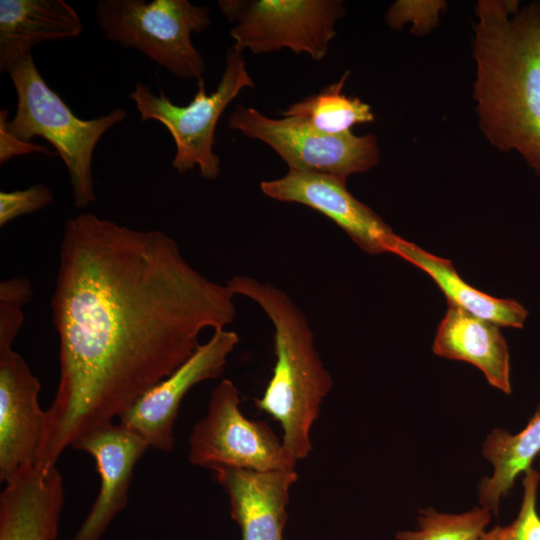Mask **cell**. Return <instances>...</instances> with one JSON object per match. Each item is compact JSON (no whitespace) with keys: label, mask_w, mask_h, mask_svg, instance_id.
Masks as SVG:
<instances>
[{"label":"cell","mask_w":540,"mask_h":540,"mask_svg":"<svg viewBox=\"0 0 540 540\" xmlns=\"http://www.w3.org/2000/svg\"><path fill=\"white\" fill-rule=\"evenodd\" d=\"M95 16L108 40L140 51L178 78L203 80L205 60L191 34L210 25L207 7L187 0H100Z\"/></svg>","instance_id":"obj_5"},{"label":"cell","mask_w":540,"mask_h":540,"mask_svg":"<svg viewBox=\"0 0 540 540\" xmlns=\"http://www.w3.org/2000/svg\"><path fill=\"white\" fill-rule=\"evenodd\" d=\"M5 72L17 94L16 113L7 123L10 134L26 142L36 136L47 140L67 168L75 206L85 208L94 203L92 161L95 147L110 128L126 118V112L116 108L93 119L79 118L48 86L32 54L14 62Z\"/></svg>","instance_id":"obj_4"},{"label":"cell","mask_w":540,"mask_h":540,"mask_svg":"<svg viewBox=\"0 0 540 540\" xmlns=\"http://www.w3.org/2000/svg\"><path fill=\"white\" fill-rule=\"evenodd\" d=\"M32 296L26 277H13L0 284V349L13 348L24 321L23 308Z\"/></svg>","instance_id":"obj_23"},{"label":"cell","mask_w":540,"mask_h":540,"mask_svg":"<svg viewBox=\"0 0 540 540\" xmlns=\"http://www.w3.org/2000/svg\"><path fill=\"white\" fill-rule=\"evenodd\" d=\"M54 200L49 187L36 184L23 190L0 192V226L3 227L19 216L34 213Z\"/></svg>","instance_id":"obj_25"},{"label":"cell","mask_w":540,"mask_h":540,"mask_svg":"<svg viewBox=\"0 0 540 540\" xmlns=\"http://www.w3.org/2000/svg\"><path fill=\"white\" fill-rule=\"evenodd\" d=\"M83 25L63 0H0V70L49 40L77 37Z\"/></svg>","instance_id":"obj_17"},{"label":"cell","mask_w":540,"mask_h":540,"mask_svg":"<svg viewBox=\"0 0 540 540\" xmlns=\"http://www.w3.org/2000/svg\"><path fill=\"white\" fill-rule=\"evenodd\" d=\"M8 111H0V163L4 164L15 156L31 153H44L51 155V151L41 145L22 141L12 136L7 129Z\"/></svg>","instance_id":"obj_26"},{"label":"cell","mask_w":540,"mask_h":540,"mask_svg":"<svg viewBox=\"0 0 540 540\" xmlns=\"http://www.w3.org/2000/svg\"><path fill=\"white\" fill-rule=\"evenodd\" d=\"M228 126L269 145L290 170L327 174L346 179L373 168L379 161L374 134L323 133L296 117L273 119L257 109L237 105Z\"/></svg>","instance_id":"obj_9"},{"label":"cell","mask_w":540,"mask_h":540,"mask_svg":"<svg viewBox=\"0 0 540 540\" xmlns=\"http://www.w3.org/2000/svg\"><path fill=\"white\" fill-rule=\"evenodd\" d=\"M188 460L213 472L295 469L297 463L266 422L245 417L239 391L229 379L214 387L205 416L194 424L188 438Z\"/></svg>","instance_id":"obj_8"},{"label":"cell","mask_w":540,"mask_h":540,"mask_svg":"<svg viewBox=\"0 0 540 540\" xmlns=\"http://www.w3.org/2000/svg\"><path fill=\"white\" fill-rule=\"evenodd\" d=\"M540 454V407L518 433L492 430L482 444V455L492 465V474L478 485L479 505L498 514L503 498L513 489L519 475L531 469Z\"/></svg>","instance_id":"obj_19"},{"label":"cell","mask_w":540,"mask_h":540,"mask_svg":"<svg viewBox=\"0 0 540 540\" xmlns=\"http://www.w3.org/2000/svg\"><path fill=\"white\" fill-rule=\"evenodd\" d=\"M539 466H540V464H539ZM539 472H540V471H539Z\"/></svg>","instance_id":"obj_27"},{"label":"cell","mask_w":540,"mask_h":540,"mask_svg":"<svg viewBox=\"0 0 540 540\" xmlns=\"http://www.w3.org/2000/svg\"><path fill=\"white\" fill-rule=\"evenodd\" d=\"M266 196L298 203L325 215L366 253H391L398 238L390 226L346 187V179L290 170L283 177L260 183Z\"/></svg>","instance_id":"obj_11"},{"label":"cell","mask_w":540,"mask_h":540,"mask_svg":"<svg viewBox=\"0 0 540 540\" xmlns=\"http://www.w3.org/2000/svg\"><path fill=\"white\" fill-rule=\"evenodd\" d=\"M349 74V71H345L337 82L294 103L282 111L281 115L299 118L331 135L349 133L355 125L373 122L374 114L368 104L342 92Z\"/></svg>","instance_id":"obj_20"},{"label":"cell","mask_w":540,"mask_h":540,"mask_svg":"<svg viewBox=\"0 0 540 540\" xmlns=\"http://www.w3.org/2000/svg\"><path fill=\"white\" fill-rule=\"evenodd\" d=\"M41 384L13 348L0 349V480L36 463L45 426Z\"/></svg>","instance_id":"obj_12"},{"label":"cell","mask_w":540,"mask_h":540,"mask_svg":"<svg viewBox=\"0 0 540 540\" xmlns=\"http://www.w3.org/2000/svg\"><path fill=\"white\" fill-rule=\"evenodd\" d=\"M492 512L482 506L461 513L439 512L432 507L417 516L418 529L396 534L397 540H479L487 530Z\"/></svg>","instance_id":"obj_21"},{"label":"cell","mask_w":540,"mask_h":540,"mask_svg":"<svg viewBox=\"0 0 540 540\" xmlns=\"http://www.w3.org/2000/svg\"><path fill=\"white\" fill-rule=\"evenodd\" d=\"M234 296L161 231L89 212L68 219L51 299L60 374L36 463L56 466L189 359L203 330L226 329Z\"/></svg>","instance_id":"obj_1"},{"label":"cell","mask_w":540,"mask_h":540,"mask_svg":"<svg viewBox=\"0 0 540 540\" xmlns=\"http://www.w3.org/2000/svg\"><path fill=\"white\" fill-rule=\"evenodd\" d=\"M242 53L232 46L216 89L208 94L204 80L197 81V91L186 106L174 104L162 91L156 95L146 84L139 83L130 92L141 120L160 122L172 136L176 153L171 165L178 173L198 167L208 180L220 174V159L214 152L218 120L243 89L254 87Z\"/></svg>","instance_id":"obj_6"},{"label":"cell","mask_w":540,"mask_h":540,"mask_svg":"<svg viewBox=\"0 0 540 540\" xmlns=\"http://www.w3.org/2000/svg\"><path fill=\"white\" fill-rule=\"evenodd\" d=\"M445 7L446 2L441 0H399L389 7L386 21L393 29H401L410 23L412 33L424 35L438 24L439 15Z\"/></svg>","instance_id":"obj_24"},{"label":"cell","mask_w":540,"mask_h":540,"mask_svg":"<svg viewBox=\"0 0 540 540\" xmlns=\"http://www.w3.org/2000/svg\"><path fill=\"white\" fill-rule=\"evenodd\" d=\"M539 482L540 472L529 469L523 477V496L516 518L508 525H496L486 530L479 540H540Z\"/></svg>","instance_id":"obj_22"},{"label":"cell","mask_w":540,"mask_h":540,"mask_svg":"<svg viewBox=\"0 0 540 540\" xmlns=\"http://www.w3.org/2000/svg\"><path fill=\"white\" fill-rule=\"evenodd\" d=\"M475 12L479 127L493 146L540 172V2L480 0Z\"/></svg>","instance_id":"obj_2"},{"label":"cell","mask_w":540,"mask_h":540,"mask_svg":"<svg viewBox=\"0 0 540 540\" xmlns=\"http://www.w3.org/2000/svg\"><path fill=\"white\" fill-rule=\"evenodd\" d=\"M226 285L234 295L258 304L273 325L275 365L254 404L280 424L288 454L297 462L305 459L312 450V427L333 386L309 321L284 291L270 283L237 275Z\"/></svg>","instance_id":"obj_3"},{"label":"cell","mask_w":540,"mask_h":540,"mask_svg":"<svg viewBox=\"0 0 540 540\" xmlns=\"http://www.w3.org/2000/svg\"><path fill=\"white\" fill-rule=\"evenodd\" d=\"M0 495V540H56L64 505L63 478L56 466L27 465Z\"/></svg>","instance_id":"obj_15"},{"label":"cell","mask_w":540,"mask_h":540,"mask_svg":"<svg viewBox=\"0 0 540 540\" xmlns=\"http://www.w3.org/2000/svg\"><path fill=\"white\" fill-rule=\"evenodd\" d=\"M238 343L236 332L215 330L189 359L120 415L118 422L142 437L150 448L170 452L175 446L174 426L185 395L195 385L218 378Z\"/></svg>","instance_id":"obj_10"},{"label":"cell","mask_w":540,"mask_h":540,"mask_svg":"<svg viewBox=\"0 0 540 540\" xmlns=\"http://www.w3.org/2000/svg\"><path fill=\"white\" fill-rule=\"evenodd\" d=\"M72 448L94 458L100 488L86 518L70 540H100L125 509L135 466L150 447L135 432L119 422H112L82 436Z\"/></svg>","instance_id":"obj_13"},{"label":"cell","mask_w":540,"mask_h":540,"mask_svg":"<svg viewBox=\"0 0 540 540\" xmlns=\"http://www.w3.org/2000/svg\"><path fill=\"white\" fill-rule=\"evenodd\" d=\"M214 474L228 496L231 517L240 528L241 540H284L290 489L298 480L295 469L225 468Z\"/></svg>","instance_id":"obj_14"},{"label":"cell","mask_w":540,"mask_h":540,"mask_svg":"<svg viewBox=\"0 0 540 540\" xmlns=\"http://www.w3.org/2000/svg\"><path fill=\"white\" fill-rule=\"evenodd\" d=\"M223 15L234 23V47L254 54L288 48L322 60L336 35V23L345 14L339 0H223Z\"/></svg>","instance_id":"obj_7"},{"label":"cell","mask_w":540,"mask_h":540,"mask_svg":"<svg viewBox=\"0 0 540 540\" xmlns=\"http://www.w3.org/2000/svg\"><path fill=\"white\" fill-rule=\"evenodd\" d=\"M391 253L428 274L445 294L449 304L497 326H523L528 312L520 303L495 298L475 289L458 275L449 260L433 255L399 236Z\"/></svg>","instance_id":"obj_18"},{"label":"cell","mask_w":540,"mask_h":540,"mask_svg":"<svg viewBox=\"0 0 540 540\" xmlns=\"http://www.w3.org/2000/svg\"><path fill=\"white\" fill-rule=\"evenodd\" d=\"M432 350L440 357L474 365L491 386L505 394L512 392L509 350L496 324L448 303Z\"/></svg>","instance_id":"obj_16"}]
</instances>
